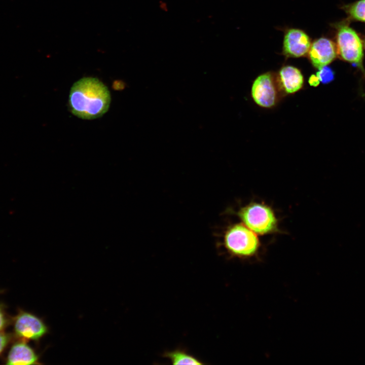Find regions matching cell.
I'll return each instance as SVG.
<instances>
[{"label":"cell","instance_id":"7c38bea8","mask_svg":"<svg viewBox=\"0 0 365 365\" xmlns=\"http://www.w3.org/2000/svg\"><path fill=\"white\" fill-rule=\"evenodd\" d=\"M345 10L352 18L365 22V0L345 6Z\"/></svg>","mask_w":365,"mask_h":365},{"label":"cell","instance_id":"ba28073f","mask_svg":"<svg viewBox=\"0 0 365 365\" xmlns=\"http://www.w3.org/2000/svg\"><path fill=\"white\" fill-rule=\"evenodd\" d=\"M309 56L313 65L319 69L332 62L336 57L337 50L330 40L321 38L311 45Z\"/></svg>","mask_w":365,"mask_h":365},{"label":"cell","instance_id":"7a4b0ae2","mask_svg":"<svg viewBox=\"0 0 365 365\" xmlns=\"http://www.w3.org/2000/svg\"><path fill=\"white\" fill-rule=\"evenodd\" d=\"M223 245L230 257L246 260L257 256L261 242L257 234L242 223H235L225 230Z\"/></svg>","mask_w":365,"mask_h":365},{"label":"cell","instance_id":"2e32d148","mask_svg":"<svg viewBox=\"0 0 365 365\" xmlns=\"http://www.w3.org/2000/svg\"><path fill=\"white\" fill-rule=\"evenodd\" d=\"M6 319L4 313L0 307V331L4 327L6 324Z\"/></svg>","mask_w":365,"mask_h":365},{"label":"cell","instance_id":"8992f818","mask_svg":"<svg viewBox=\"0 0 365 365\" xmlns=\"http://www.w3.org/2000/svg\"><path fill=\"white\" fill-rule=\"evenodd\" d=\"M251 96L259 106L271 107L276 103L277 91L273 78L269 73L258 76L251 87Z\"/></svg>","mask_w":365,"mask_h":365},{"label":"cell","instance_id":"9a60e30c","mask_svg":"<svg viewBox=\"0 0 365 365\" xmlns=\"http://www.w3.org/2000/svg\"><path fill=\"white\" fill-rule=\"evenodd\" d=\"M320 81L316 75H312L309 79V83L311 86L315 87L317 86L318 85Z\"/></svg>","mask_w":365,"mask_h":365},{"label":"cell","instance_id":"5b68a950","mask_svg":"<svg viewBox=\"0 0 365 365\" xmlns=\"http://www.w3.org/2000/svg\"><path fill=\"white\" fill-rule=\"evenodd\" d=\"M15 333L24 339L39 340L49 333V327L40 318L26 312H22L14 323Z\"/></svg>","mask_w":365,"mask_h":365},{"label":"cell","instance_id":"e0dca14e","mask_svg":"<svg viewBox=\"0 0 365 365\" xmlns=\"http://www.w3.org/2000/svg\"><path fill=\"white\" fill-rule=\"evenodd\" d=\"M364 47H365V41H364Z\"/></svg>","mask_w":365,"mask_h":365},{"label":"cell","instance_id":"6da1fadb","mask_svg":"<svg viewBox=\"0 0 365 365\" xmlns=\"http://www.w3.org/2000/svg\"><path fill=\"white\" fill-rule=\"evenodd\" d=\"M111 95L107 87L96 78L85 77L70 88L69 107L75 116L85 120L102 116L108 110Z\"/></svg>","mask_w":365,"mask_h":365},{"label":"cell","instance_id":"52a82bcc","mask_svg":"<svg viewBox=\"0 0 365 365\" xmlns=\"http://www.w3.org/2000/svg\"><path fill=\"white\" fill-rule=\"evenodd\" d=\"M311 46L308 35L299 29H290L284 35L283 52L289 57H300L305 55Z\"/></svg>","mask_w":365,"mask_h":365},{"label":"cell","instance_id":"277c9868","mask_svg":"<svg viewBox=\"0 0 365 365\" xmlns=\"http://www.w3.org/2000/svg\"><path fill=\"white\" fill-rule=\"evenodd\" d=\"M337 52L343 60L360 65L363 58L362 44L356 32L347 25L338 27Z\"/></svg>","mask_w":365,"mask_h":365},{"label":"cell","instance_id":"5bb4252c","mask_svg":"<svg viewBox=\"0 0 365 365\" xmlns=\"http://www.w3.org/2000/svg\"><path fill=\"white\" fill-rule=\"evenodd\" d=\"M9 340V337L5 333L0 331V353L6 346Z\"/></svg>","mask_w":365,"mask_h":365},{"label":"cell","instance_id":"9c48e42d","mask_svg":"<svg viewBox=\"0 0 365 365\" xmlns=\"http://www.w3.org/2000/svg\"><path fill=\"white\" fill-rule=\"evenodd\" d=\"M39 356L34 350L24 342L14 345L11 348L7 364L11 365L40 364Z\"/></svg>","mask_w":365,"mask_h":365},{"label":"cell","instance_id":"30bf717a","mask_svg":"<svg viewBox=\"0 0 365 365\" xmlns=\"http://www.w3.org/2000/svg\"><path fill=\"white\" fill-rule=\"evenodd\" d=\"M279 75L281 85L287 93H294L301 89L303 85V76L300 70L294 66H283Z\"/></svg>","mask_w":365,"mask_h":365},{"label":"cell","instance_id":"8fae6325","mask_svg":"<svg viewBox=\"0 0 365 365\" xmlns=\"http://www.w3.org/2000/svg\"><path fill=\"white\" fill-rule=\"evenodd\" d=\"M163 357L168 359L173 364H204L195 356L189 353L186 350L177 348L164 352Z\"/></svg>","mask_w":365,"mask_h":365},{"label":"cell","instance_id":"4fadbf2b","mask_svg":"<svg viewBox=\"0 0 365 365\" xmlns=\"http://www.w3.org/2000/svg\"><path fill=\"white\" fill-rule=\"evenodd\" d=\"M320 82L323 84H327L332 82L334 79V74L332 69L328 66H324L319 69L316 72Z\"/></svg>","mask_w":365,"mask_h":365},{"label":"cell","instance_id":"3957f363","mask_svg":"<svg viewBox=\"0 0 365 365\" xmlns=\"http://www.w3.org/2000/svg\"><path fill=\"white\" fill-rule=\"evenodd\" d=\"M242 223L257 235L279 231L278 220L273 208L265 203L251 202L235 213Z\"/></svg>","mask_w":365,"mask_h":365}]
</instances>
